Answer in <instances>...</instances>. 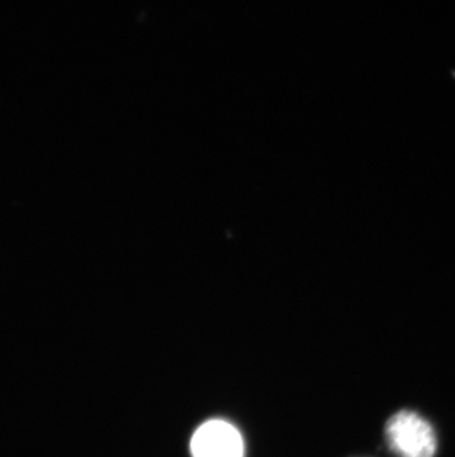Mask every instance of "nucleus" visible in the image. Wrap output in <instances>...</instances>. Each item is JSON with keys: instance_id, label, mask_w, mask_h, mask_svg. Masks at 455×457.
<instances>
[{"instance_id": "nucleus-1", "label": "nucleus", "mask_w": 455, "mask_h": 457, "mask_svg": "<svg viewBox=\"0 0 455 457\" xmlns=\"http://www.w3.org/2000/svg\"><path fill=\"white\" fill-rule=\"evenodd\" d=\"M385 438L396 457H434L438 449L434 427L410 410L398 411L387 420Z\"/></svg>"}, {"instance_id": "nucleus-2", "label": "nucleus", "mask_w": 455, "mask_h": 457, "mask_svg": "<svg viewBox=\"0 0 455 457\" xmlns=\"http://www.w3.org/2000/svg\"><path fill=\"white\" fill-rule=\"evenodd\" d=\"M193 457H243L244 443L236 427L225 420H209L198 428L191 440Z\"/></svg>"}]
</instances>
